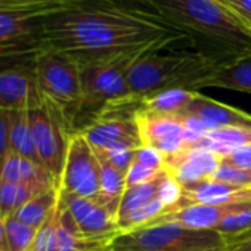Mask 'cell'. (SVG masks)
I'll list each match as a JSON object with an SVG mask.
<instances>
[{"mask_svg": "<svg viewBox=\"0 0 251 251\" xmlns=\"http://www.w3.org/2000/svg\"><path fill=\"white\" fill-rule=\"evenodd\" d=\"M59 189L83 198H98L100 194L99 158L81 133L70 136Z\"/></svg>", "mask_w": 251, "mask_h": 251, "instance_id": "9", "label": "cell"}, {"mask_svg": "<svg viewBox=\"0 0 251 251\" xmlns=\"http://www.w3.org/2000/svg\"><path fill=\"white\" fill-rule=\"evenodd\" d=\"M144 55L127 53L80 67L83 102L74 121V133L86 129L105 109L133 100L127 77L132 65Z\"/></svg>", "mask_w": 251, "mask_h": 251, "instance_id": "4", "label": "cell"}, {"mask_svg": "<svg viewBox=\"0 0 251 251\" xmlns=\"http://www.w3.org/2000/svg\"><path fill=\"white\" fill-rule=\"evenodd\" d=\"M226 251H251V235L233 242L232 245L227 247Z\"/></svg>", "mask_w": 251, "mask_h": 251, "instance_id": "39", "label": "cell"}, {"mask_svg": "<svg viewBox=\"0 0 251 251\" xmlns=\"http://www.w3.org/2000/svg\"><path fill=\"white\" fill-rule=\"evenodd\" d=\"M135 161L141 163L142 166L148 167V169H152V170H164V163H166V155L161 154L160 151L151 148V147H147V145H142L136 150V155H135Z\"/></svg>", "mask_w": 251, "mask_h": 251, "instance_id": "34", "label": "cell"}, {"mask_svg": "<svg viewBox=\"0 0 251 251\" xmlns=\"http://www.w3.org/2000/svg\"><path fill=\"white\" fill-rule=\"evenodd\" d=\"M245 25L251 24V0H216Z\"/></svg>", "mask_w": 251, "mask_h": 251, "instance_id": "36", "label": "cell"}, {"mask_svg": "<svg viewBox=\"0 0 251 251\" xmlns=\"http://www.w3.org/2000/svg\"><path fill=\"white\" fill-rule=\"evenodd\" d=\"M219 64L197 50H157L141 56L129 71L130 98L136 102L155 93L183 89L195 92L197 83Z\"/></svg>", "mask_w": 251, "mask_h": 251, "instance_id": "3", "label": "cell"}, {"mask_svg": "<svg viewBox=\"0 0 251 251\" xmlns=\"http://www.w3.org/2000/svg\"><path fill=\"white\" fill-rule=\"evenodd\" d=\"M220 164L239 167V169H251V145H248L242 150H238V151L232 152L230 155L222 157Z\"/></svg>", "mask_w": 251, "mask_h": 251, "instance_id": "37", "label": "cell"}, {"mask_svg": "<svg viewBox=\"0 0 251 251\" xmlns=\"http://www.w3.org/2000/svg\"><path fill=\"white\" fill-rule=\"evenodd\" d=\"M154 6L219 65L251 52V30L216 0H154Z\"/></svg>", "mask_w": 251, "mask_h": 251, "instance_id": "2", "label": "cell"}, {"mask_svg": "<svg viewBox=\"0 0 251 251\" xmlns=\"http://www.w3.org/2000/svg\"><path fill=\"white\" fill-rule=\"evenodd\" d=\"M58 225H59V204L48 222L37 230L36 239L30 251H56L58 248Z\"/></svg>", "mask_w": 251, "mask_h": 251, "instance_id": "29", "label": "cell"}, {"mask_svg": "<svg viewBox=\"0 0 251 251\" xmlns=\"http://www.w3.org/2000/svg\"><path fill=\"white\" fill-rule=\"evenodd\" d=\"M109 247L84 239L77 226L59 201V225H58V248L56 251H105Z\"/></svg>", "mask_w": 251, "mask_h": 251, "instance_id": "22", "label": "cell"}, {"mask_svg": "<svg viewBox=\"0 0 251 251\" xmlns=\"http://www.w3.org/2000/svg\"><path fill=\"white\" fill-rule=\"evenodd\" d=\"M185 40L186 34L155 8L84 5L48 14L40 49L61 52L83 67L120 55L166 50Z\"/></svg>", "mask_w": 251, "mask_h": 251, "instance_id": "1", "label": "cell"}, {"mask_svg": "<svg viewBox=\"0 0 251 251\" xmlns=\"http://www.w3.org/2000/svg\"><path fill=\"white\" fill-rule=\"evenodd\" d=\"M53 11L0 6V52L40 49L43 20Z\"/></svg>", "mask_w": 251, "mask_h": 251, "instance_id": "11", "label": "cell"}, {"mask_svg": "<svg viewBox=\"0 0 251 251\" xmlns=\"http://www.w3.org/2000/svg\"><path fill=\"white\" fill-rule=\"evenodd\" d=\"M5 112L8 121V139L11 152L42 164L34 144L28 109H5Z\"/></svg>", "mask_w": 251, "mask_h": 251, "instance_id": "19", "label": "cell"}, {"mask_svg": "<svg viewBox=\"0 0 251 251\" xmlns=\"http://www.w3.org/2000/svg\"><path fill=\"white\" fill-rule=\"evenodd\" d=\"M204 87H220L251 95V52L217 65L197 83L195 92Z\"/></svg>", "mask_w": 251, "mask_h": 251, "instance_id": "17", "label": "cell"}, {"mask_svg": "<svg viewBox=\"0 0 251 251\" xmlns=\"http://www.w3.org/2000/svg\"><path fill=\"white\" fill-rule=\"evenodd\" d=\"M248 145H251V127H222L208 130L207 135L194 147L205 148L220 157H226Z\"/></svg>", "mask_w": 251, "mask_h": 251, "instance_id": "20", "label": "cell"}, {"mask_svg": "<svg viewBox=\"0 0 251 251\" xmlns=\"http://www.w3.org/2000/svg\"><path fill=\"white\" fill-rule=\"evenodd\" d=\"M109 248L112 251H226L227 244L216 230L158 223L118 235Z\"/></svg>", "mask_w": 251, "mask_h": 251, "instance_id": "5", "label": "cell"}, {"mask_svg": "<svg viewBox=\"0 0 251 251\" xmlns=\"http://www.w3.org/2000/svg\"><path fill=\"white\" fill-rule=\"evenodd\" d=\"M136 123L142 145L151 147L166 157L185 148L182 115L151 112L139 106Z\"/></svg>", "mask_w": 251, "mask_h": 251, "instance_id": "13", "label": "cell"}, {"mask_svg": "<svg viewBox=\"0 0 251 251\" xmlns=\"http://www.w3.org/2000/svg\"><path fill=\"white\" fill-rule=\"evenodd\" d=\"M245 202H251V188H239L214 180H207L189 188H183V197L179 208L194 204L217 205Z\"/></svg>", "mask_w": 251, "mask_h": 251, "instance_id": "16", "label": "cell"}, {"mask_svg": "<svg viewBox=\"0 0 251 251\" xmlns=\"http://www.w3.org/2000/svg\"><path fill=\"white\" fill-rule=\"evenodd\" d=\"M59 195H61L59 188H49L34 195L14 216L31 227L40 229L58 208Z\"/></svg>", "mask_w": 251, "mask_h": 251, "instance_id": "21", "label": "cell"}, {"mask_svg": "<svg viewBox=\"0 0 251 251\" xmlns=\"http://www.w3.org/2000/svg\"><path fill=\"white\" fill-rule=\"evenodd\" d=\"M105 251H112V250H111V248H108V250H105Z\"/></svg>", "mask_w": 251, "mask_h": 251, "instance_id": "42", "label": "cell"}, {"mask_svg": "<svg viewBox=\"0 0 251 251\" xmlns=\"http://www.w3.org/2000/svg\"><path fill=\"white\" fill-rule=\"evenodd\" d=\"M0 180L33 186L42 191L58 188L42 164L12 152H9L2 169H0Z\"/></svg>", "mask_w": 251, "mask_h": 251, "instance_id": "18", "label": "cell"}, {"mask_svg": "<svg viewBox=\"0 0 251 251\" xmlns=\"http://www.w3.org/2000/svg\"><path fill=\"white\" fill-rule=\"evenodd\" d=\"M59 201L84 239L111 247L112 241L123 233L118 227L117 216L98 198H83L61 191Z\"/></svg>", "mask_w": 251, "mask_h": 251, "instance_id": "10", "label": "cell"}, {"mask_svg": "<svg viewBox=\"0 0 251 251\" xmlns=\"http://www.w3.org/2000/svg\"><path fill=\"white\" fill-rule=\"evenodd\" d=\"M9 139H8V121L5 109H0V169H2L6 157L9 155Z\"/></svg>", "mask_w": 251, "mask_h": 251, "instance_id": "38", "label": "cell"}, {"mask_svg": "<svg viewBox=\"0 0 251 251\" xmlns=\"http://www.w3.org/2000/svg\"><path fill=\"white\" fill-rule=\"evenodd\" d=\"M183 197V186L166 172V176L160 185V191H158V200L166 205L167 213L175 211L179 208L180 201Z\"/></svg>", "mask_w": 251, "mask_h": 251, "instance_id": "31", "label": "cell"}, {"mask_svg": "<svg viewBox=\"0 0 251 251\" xmlns=\"http://www.w3.org/2000/svg\"><path fill=\"white\" fill-rule=\"evenodd\" d=\"M81 133L93 150H106L111 147H142L136 112L111 111L98 117Z\"/></svg>", "mask_w": 251, "mask_h": 251, "instance_id": "12", "label": "cell"}, {"mask_svg": "<svg viewBox=\"0 0 251 251\" xmlns=\"http://www.w3.org/2000/svg\"><path fill=\"white\" fill-rule=\"evenodd\" d=\"M197 93L198 92H191L183 89L164 90L141 100V108L151 112L180 115L185 111V108L192 102Z\"/></svg>", "mask_w": 251, "mask_h": 251, "instance_id": "24", "label": "cell"}, {"mask_svg": "<svg viewBox=\"0 0 251 251\" xmlns=\"http://www.w3.org/2000/svg\"><path fill=\"white\" fill-rule=\"evenodd\" d=\"M222 157L205 148L185 147L166 157L164 172L173 176L183 188L211 180L220 167Z\"/></svg>", "mask_w": 251, "mask_h": 251, "instance_id": "14", "label": "cell"}, {"mask_svg": "<svg viewBox=\"0 0 251 251\" xmlns=\"http://www.w3.org/2000/svg\"><path fill=\"white\" fill-rule=\"evenodd\" d=\"M37 50L0 52V109H33L45 102L36 77Z\"/></svg>", "mask_w": 251, "mask_h": 251, "instance_id": "7", "label": "cell"}, {"mask_svg": "<svg viewBox=\"0 0 251 251\" xmlns=\"http://www.w3.org/2000/svg\"><path fill=\"white\" fill-rule=\"evenodd\" d=\"M183 118V141L185 147L197 145L208 132L205 124L194 115H182Z\"/></svg>", "mask_w": 251, "mask_h": 251, "instance_id": "33", "label": "cell"}, {"mask_svg": "<svg viewBox=\"0 0 251 251\" xmlns=\"http://www.w3.org/2000/svg\"><path fill=\"white\" fill-rule=\"evenodd\" d=\"M145 5L154 6V0H0V6H24L39 8L46 11H59L67 8L84 6V5ZM157 9V8H155Z\"/></svg>", "mask_w": 251, "mask_h": 251, "instance_id": "23", "label": "cell"}, {"mask_svg": "<svg viewBox=\"0 0 251 251\" xmlns=\"http://www.w3.org/2000/svg\"><path fill=\"white\" fill-rule=\"evenodd\" d=\"M161 172H163V170H161ZM161 172L148 169V167L142 166L141 163L133 161L132 166L129 167L127 173H126V183H127V188L135 186V185H141V183H145V182L152 180V179L157 177Z\"/></svg>", "mask_w": 251, "mask_h": 251, "instance_id": "35", "label": "cell"}, {"mask_svg": "<svg viewBox=\"0 0 251 251\" xmlns=\"http://www.w3.org/2000/svg\"><path fill=\"white\" fill-rule=\"evenodd\" d=\"M39 160L59 188L70 136L73 135L64 114L49 102L28 109Z\"/></svg>", "mask_w": 251, "mask_h": 251, "instance_id": "8", "label": "cell"}, {"mask_svg": "<svg viewBox=\"0 0 251 251\" xmlns=\"http://www.w3.org/2000/svg\"><path fill=\"white\" fill-rule=\"evenodd\" d=\"M37 230L15 216L5 217V251H30Z\"/></svg>", "mask_w": 251, "mask_h": 251, "instance_id": "27", "label": "cell"}, {"mask_svg": "<svg viewBox=\"0 0 251 251\" xmlns=\"http://www.w3.org/2000/svg\"><path fill=\"white\" fill-rule=\"evenodd\" d=\"M40 192L43 191L33 186L0 180V213L5 217L14 216L27 201H30L34 195Z\"/></svg>", "mask_w": 251, "mask_h": 251, "instance_id": "26", "label": "cell"}, {"mask_svg": "<svg viewBox=\"0 0 251 251\" xmlns=\"http://www.w3.org/2000/svg\"><path fill=\"white\" fill-rule=\"evenodd\" d=\"M96 155L106 160L108 163H111L114 167H117L121 172L127 173L129 167L132 166V163L135 161V155H136V150L130 148V147H111L106 150H95Z\"/></svg>", "mask_w": 251, "mask_h": 251, "instance_id": "30", "label": "cell"}, {"mask_svg": "<svg viewBox=\"0 0 251 251\" xmlns=\"http://www.w3.org/2000/svg\"><path fill=\"white\" fill-rule=\"evenodd\" d=\"M247 27H248V28H250V30H251V24H248V25H247Z\"/></svg>", "mask_w": 251, "mask_h": 251, "instance_id": "41", "label": "cell"}, {"mask_svg": "<svg viewBox=\"0 0 251 251\" xmlns=\"http://www.w3.org/2000/svg\"><path fill=\"white\" fill-rule=\"evenodd\" d=\"M166 176V172L163 170L157 177H154L150 182L141 183V185H135L126 189L120 207H118V214H117V220L127 216L129 213L152 202L154 200L158 198V191H160V185L163 182Z\"/></svg>", "mask_w": 251, "mask_h": 251, "instance_id": "25", "label": "cell"}, {"mask_svg": "<svg viewBox=\"0 0 251 251\" xmlns=\"http://www.w3.org/2000/svg\"><path fill=\"white\" fill-rule=\"evenodd\" d=\"M36 77L43 100L64 114L74 133V121L83 102L80 65L61 52L39 49L36 53Z\"/></svg>", "mask_w": 251, "mask_h": 251, "instance_id": "6", "label": "cell"}, {"mask_svg": "<svg viewBox=\"0 0 251 251\" xmlns=\"http://www.w3.org/2000/svg\"><path fill=\"white\" fill-rule=\"evenodd\" d=\"M180 115L200 118L208 130L222 127H251V115L242 109L197 93Z\"/></svg>", "mask_w": 251, "mask_h": 251, "instance_id": "15", "label": "cell"}, {"mask_svg": "<svg viewBox=\"0 0 251 251\" xmlns=\"http://www.w3.org/2000/svg\"><path fill=\"white\" fill-rule=\"evenodd\" d=\"M0 251H5V216L0 213Z\"/></svg>", "mask_w": 251, "mask_h": 251, "instance_id": "40", "label": "cell"}, {"mask_svg": "<svg viewBox=\"0 0 251 251\" xmlns=\"http://www.w3.org/2000/svg\"><path fill=\"white\" fill-rule=\"evenodd\" d=\"M211 180L239 188H251V169H239L220 164Z\"/></svg>", "mask_w": 251, "mask_h": 251, "instance_id": "32", "label": "cell"}, {"mask_svg": "<svg viewBox=\"0 0 251 251\" xmlns=\"http://www.w3.org/2000/svg\"><path fill=\"white\" fill-rule=\"evenodd\" d=\"M214 230L223 236L227 247L251 235V204H247L242 208L232 213Z\"/></svg>", "mask_w": 251, "mask_h": 251, "instance_id": "28", "label": "cell"}]
</instances>
